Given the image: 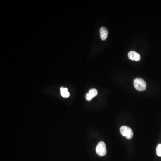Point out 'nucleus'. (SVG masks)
<instances>
[{"label":"nucleus","mask_w":161,"mask_h":161,"mask_svg":"<svg viewBox=\"0 0 161 161\" xmlns=\"http://www.w3.org/2000/svg\"><path fill=\"white\" fill-rule=\"evenodd\" d=\"M135 88L138 91H144L146 89V83L142 78H136L134 82Z\"/></svg>","instance_id":"obj_1"},{"label":"nucleus","mask_w":161,"mask_h":161,"mask_svg":"<svg viewBox=\"0 0 161 161\" xmlns=\"http://www.w3.org/2000/svg\"><path fill=\"white\" fill-rule=\"evenodd\" d=\"M120 132L122 135L125 136L128 139L132 138L134 135V133L131 128L126 126L121 127L120 128Z\"/></svg>","instance_id":"obj_2"},{"label":"nucleus","mask_w":161,"mask_h":161,"mask_svg":"<svg viewBox=\"0 0 161 161\" xmlns=\"http://www.w3.org/2000/svg\"><path fill=\"white\" fill-rule=\"evenodd\" d=\"M96 152L100 156H104L107 154L106 145L103 142H100L98 143L96 147Z\"/></svg>","instance_id":"obj_3"},{"label":"nucleus","mask_w":161,"mask_h":161,"mask_svg":"<svg viewBox=\"0 0 161 161\" xmlns=\"http://www.w3.org/2000/svg\"><path fill=\"white\" fill-rule=\"evenodd\" d=\"M128 57L132 61H139L141 59V55L138 52L135 51H131L128 53Z\"/></svg>","instance_id":"obj_4"},{"label":"nucleus","mask_w":161,"mask_h":161,"mask_svg":"<svg viewBox=\"0 0 161 161\" xmlns=\"http://www.w3.org/2000/svg\"><path fill=\"white\" fill-rule=\"evenodd\" d=\"M97 94V90L96 89H91L86 95V99L87 101L92 100L94 97L96 96Z\"/></svg>","instance_id":"obj_5"},{"label":"nucleus","mask_w":161,"mask_h":161,"mask_svg":"<svg viewBox=\"0 0 161 161\" xmlns=\"http://www.w3.org/2000/svg\"><path fill=\"white\" fill-rule=\"evenodd\" d=\"M100 36L102 40H105L107 39L108 35V31L105 27H102L100 31Z\"/></svg>","instance_id":"obj_6"},{"label":"nucleus","mask_w":161,"mask_h":161,"mask_svg":"<svg viewBox=\"0 0 161 161\" xmlns=\"http://www.w3.org/2000/svg\"><path fill=\"white\" fill-rule=\"evenodd\" d=\"M60 90H61V95L63 97L67 98L69 97L70 93L68 92V89L67 88L62 87L60 89Z\"/></svg>","instance_id":"obj_7"},{"label":"nucleus","mask_w":161,"mask_h":161,"mask_svg":"<svg viewBox=\"0 0 161 161\" xmlns=\"http://www.w3.org/2000/svg\"><path fill=\"white\" fill-rule=\"evenodd\" d=\"M156 154L159 157H161V144H158L156 148Z\"/></svg>","instance_id":"obj_8"}]
</instances>
